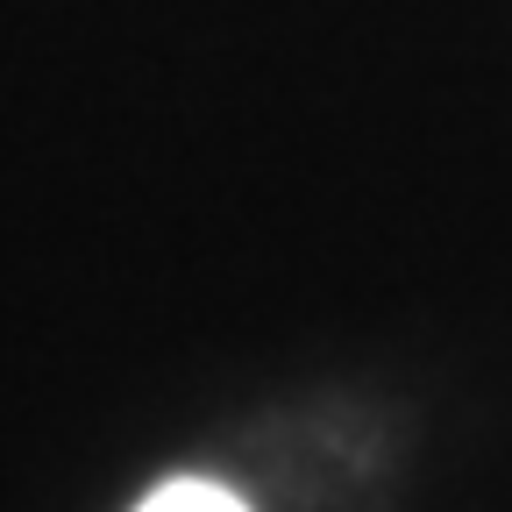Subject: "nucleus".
Here are the masks:
<instances>
[{"label":"nucleus","instance_id":"f257e3e1","mask_svg":"<svg viewBox=\"0 0 512 512\" xmlns=\"http://www.w3.org/2000/svg\"><path fill=\"white\" fill-rule=\"evenodd\" d=\"M136 512H249L228 484H214V477H171V484H157Z\"/></svg>","mask_w":512,"mask_h":512}]
</instances>
